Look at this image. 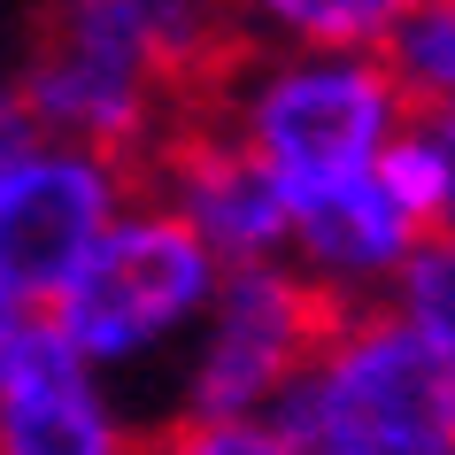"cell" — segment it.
I'll return each mask as SVG.
<instances>
[{"instance_id":"obj_1","label":"cell","mask_w":455,"mask_h":455,"mask_svg":"<svg viewBox=\"0 0 455 455\" xmlns=\"http://www.w3.org/2000/svg\"><path fill=\"white\" fill-rule=\"evenodd\" d=\"M232 0H54L47 39L24 62L39 132L140 163L170 132L178 100L232 62Z\"/></svg>"},{"instance_id":"obj_2","label":"cell","mask_w":455,"mask_h":455,"mask_svg":"<svg viewBox=\"0 0 455 455\" xmlns=\"http://www.w3.org/2000/svg\"><path fill=\"white\" fill-rule=\"evenodd\" d=\"M278 455H455V355L386 309H332L278 402Z\"/></svg>"},{"instance_id":"obj_3","label":"cell","mask_w":455,"mask_h":455,"mask_svg":"<svg viewBox=\"0 0 455 455\" xmlns=\"http://www.w3.org/2000/svg\"><path fill=\"white\" fill-rule=\"evenodd\" d=\"M409 100L379 47H270L216 70V124L286 193L371 170L402 132Z\"/></svg>"},{"instance_id":"obj_4","label":"cell","mask_w":455,"mask_h":455,"mask_svg":"<svg viewBox=\"0 0 455 455\" xmlns=\"http://www.w3.org/2000/svg\"><path fill=\"white\" fill-rule=\"evenodd\" d=\"M216 278H224V263L186 216H170L155 193H132V209L54 286L47 324L70 347H85L100 371L147 379V371H170V355L186 347Z\"/></svg>"},{"instance_id":"obj_5","label":"cell","mask_w":455,"mask_h":455,"mask_svg":"<svg viewBox=\"0 0 455 455\" xmlns=\"http://www.w3.org/2000/svg\"><path fill=\"white\" fill-rule=\"evenodd\" d=\"M332 301L286 263H224L201 324L186 332V347L170 355L163 386V440L193 425H224V417H263L278 402V386L301 371V355L316 347Z\"/></svg>"},{"instance_id":"obj_6","label":"cell","mask_w":455,"mask_h":455,"mask_svg":"<svg viewBox=\"0 0 455 455\" xmlns=\"http://www.w3.org/2000/svg\"><path fill=\"white\" fill-rule=\"evenodd\" d=\"M140 170L108 147L31 132L0 163V278L47 309L54 286L85 263V247L132 209Z\"/></svg>"},{"instance_id":"obj_7","label":"cell","mask_w":455,"mask_h":455,"mask_svg":"<svg viewBox=\"0 0 455 455\" xmlns=\"http://www.w3.org/2000/svg\"><path fill=\"white\" fill-rule=\"evenodd\" d=\"M140 440L147 425L132 417L124 379L70 347L39 309L0 371V455H116Z\"/></svg>"},{"instance_id":"obj_8","label":"cell","mask_w":455,"mask_h":455,"mask_svg":"<svg viewBox=\"0 0 455 455\" xmlns=\"http://www.w3.org/2000/svg\"><path fill=\"white\" fill-rule=\"evenodd\" d=\"M147 193L170 216H186L193 232L216 247V263L286 255V232H293L286 186L224 124H170L163 140L147 147Z\"/></svg>"},{"instance_id":"obj_9","label":"cell","mask_w":455,"mask_h":455,"mask_svg":"<svg viewBox=\"0 0 455 455\" xmlns=\"http://www.w3.org/2000/svg\"><path fill=\"white\" fill-rule=\"evenodd\" d=\"M286 209H293L286 263L301 270L332 309L379 301V286L402 270V255L425 240V216L379 178V163H371V170H347V178H324V186L286 193Z\"/></svg>"},{"instance_id":"obj_10","label":"cell","mask_w":455,"mask_h":455,"mask_svg":"<svg viewBox=\"0 0 455 455\" xmlns=\"http://www.w3.org/2000/svg\"><path fill=\"white\" fill-rule=\"evenodd\" d=\"M232 16L270 47H379L402 0H232Z\"/></svg>"},{"instance_id":"obj_11","label":"cell","mask_w":455,"mask_h":455,"mask_svg":"<svg viewBox=\"0 0 455 455\" xmlns=\"http://www.w3.org/2000/svg\"><path fill=\"white\" fill-rule=\"evenodd\" d=\"M379 54L409 108H425V116L455 108V0H402Z\"/></svg>"},{"instance_id":"obj_12","label":"cell","mask_w":455,"mask_h":455,"mask_svg":"<svg viewBox=\"0 0 455 455\" xmlns=\"http://www.w3.org/2000/svg\"><path fill=\"white\" fill-rule=\"evenodd\" d=\"M379 301L394 316H402L417 339H432V347H448L455 355V232H432L402 255V270L379 286Z\"/></svg>"},{"instance_id":"obj_13","label":"cell","mask_w":455,"mask_h":455,"mask_svg":"<svg viewBox=\"0 0 455 455\" xmlns=\"http://www.w3.org/2000/svg\"><path fill=\"white\" fill-rule=\"evenodd\" d=\"M379 178H386V186H394L409 209L432 224V201H440V140H432V124L417 116V108H409L402 132L379 147Z\"/></svg>"},{"instance_id":"obj_14","label":"cell","mask_w":455,"mask_h":455,"mask_svg":"<svg viewBox=\"0 0 455 455\" xmlns=\"http://www.w3.org/2000/svg\"><path fill=\"white\" fill-rule=\"evenodd\" d=\"M170 448H186V455H278V432H270V417H224V425L178 432Z\"/></svg>"},{"instance_id":"obj_15","label":"cell","mask_w":455,"mask_h":455,"mask_svg":"<svg viewBox=\"0 0 455 455\" xmlns=\"http://www.w3.org/2000/svg\"><path fill=\"white\" fill-rule=\"evenodd\" d=\"M425 116V108H417ZM432 124V140H440V201H432V232H455V108H440Z\"/></svg>"},{"instance_id":"obj_16","label":"cell","mask_w":455,"mask_h":455,"mask_svg":"<svg viewBox=\"0 0 455 455\" xmlns=\"http://www.w3.org/2000/svg\"><path fill=\"white\" fill-rule=\"evenodd\" d=\"M31 132H39V116H31L24 85H16V77H0V163H8V155H16Z\"/></svg>"},{"instance_id":"obj_17","label":"cell","mask_w":455,"mask_h":455,"mask_svg":"<svg viewBox=\"0 0 455 455\" xmlns=\"http://www.w3.org/2000/svg\"><path fill=\"white\" fill-rule=\"evenodd\" d=\"M31 324H39V301H24V293L0 278V371H8V355H16V339H24Z\"/></svg>"}]
</instances>
